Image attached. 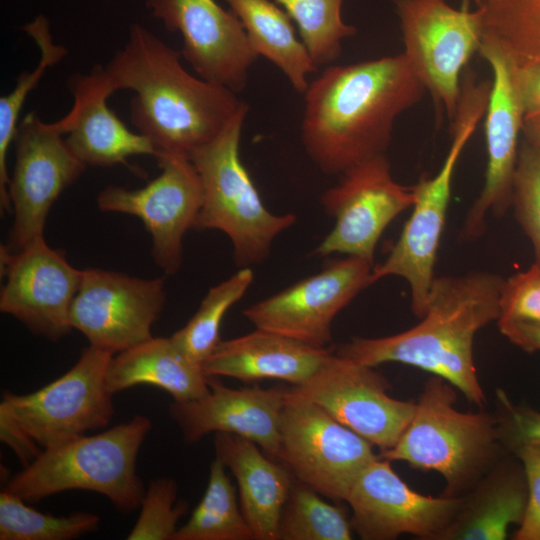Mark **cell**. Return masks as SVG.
I'll return each instance as SVG.
<instances>
[{
	"label": "cell",
	"mask_w": 540,
	"mask_h": 540,
	"mask_svg": "<svg viewBox=\"0 0 540 540\" xmlns=\"http://www.w3.org/2000/svg\"><path fill=\"white\" fill-rule=\"evenodd\" d=\"M427 92L403 53L328 65L304 95L301 141L315 166L342 175L384 155L397 117Z\"/></svg>",
	"instance_id": "obj_1"
},
{
	"label": "cell",
	"mask_w": 540,
	"mask_h": 540,
	"mask_svg": "<svg viewBox=\"0 0 540 540\" xmlns=\"http://www.w3.org/2000/svg\"><path fill=\"white\" fill-rule=\"evenodd\" d=\"M181 54L140 24L104 67L114 92H135L130 120L155 146L159 159L185 156L215 138L246 105L237 93L182 66Z\"/></svg>",
	"instance_id": "obj_2"
},
{
	"label": "cell",
	"mask_w": 540,
	"mask_h": 540,
	"mask_svg": "<svg viewBox=\"0 0 540 540\" xmlns=\"http://www.w3.org/2000/svg\"><path fill=\"white\" fill-rule=\"evenodd\" d=\"M503 282L484 271L435 277L417 325L385 337H353L335 353L371 367L398 362L425 370L482 406L486 398L474 365L473 342L480 329L498 320Z\"/></svg>",
	"instance_id": "obj_3"
},
{
	"label": "cell",
	"mask_w": 540,
	"mask_h": 540,
	"mask_svg": "<svg viewBox=\"0 0 540 540\" xmlns=\"http://www.w3.org/2000/svg\"><path fill=\"white\" fill-rule=\"evenodd\" d=\"M151 426L149 418L136 415L101 433L44 449L3 490L26 502L63 491L88 490L104 495L121 512H132L145 493L136 459Z\"/></svg>",
	"instance_id": "obj_4"
},
{
	"label": "cell",
	"mask_w": 540,
	"mask_h": 540,
	"mask_svg": "<svg viewBox=\"0 0 540 540\" xmlns=\"http://www.w3.org/2000/svg\"><path fill=\"white\" fill-rule=\"evenodd\" d=\"M454 388L439 376L429 378L401 437L378 455L440 473L448 496L471 490L499 460V448L503 447L497 418L458 411Z\"/></svg>",
	"instance_id": "obj_5"
},
{
	"label": "cell",
	"mask_w": 540,
	"mask_h": 540,
	"mask_svg": "<svg viewBox=\"0 0 540 540\" xmlns=\"http://www.w3.org/2000/svg\"><path fill=\"white\" fill-rule=\"evenodd\" d=\"M491 80H479L467 70L461 80L460 96L452 120V142L439 169L431 178L422 175L413 185L416 201L399 239L382 264L373 267L370 283L397 276L407 281L411 309L421 318L435 279L434 267L446 223L452 181L459 158L485 115Z\"/></svg>",
	"instance_id": "obj_6"
},
{
	"label": "cell",
	"mask_w": 540,
	"mask_h": 540,
	"mask_svg": "<svg viewBox=\"0 0 540 540\" xmlns=\"http://www.w3.org/2000/svg\"><path fill=\"white\" fill-rule=\"evenodd\" d=\"M246 104L211 141L194 150L193 163L202 186V205L195 229L225 233L239 267L262 263L275 238L296 222L292 213L270 212L240 157Z\"/></svg>",
	"instance_id": "obj_7"
},
{
	"label": "cell",
	"mask_w": 540,
	"mask_h": 540,
	"mask_svg": "<svg viewBox=\"0 0 540 540\" xmlns=\"http://www.w3.org/2000/svg\"><path fill=\"white\" fill-rule=\"evenodd\" d=\"M114 355L89 345L66 373L41 389L3 393L0 418L43 450L107 426L114 407L106 376Z\"/></svg>",
	"instance_id": "obj_8"
},
{
	"label": "cell",
	"mask_w": 540,
	"mask_h": 540,
	"mask_svg": "<svg viewBox=\"0 0 540 540\" xmlns=\"http://www.w3.org/2000/svg\"><path fill=\"white\" fill-rule=\"evenodd\" d=\"M404 56L433 99L437 123L446 112L452 121L461 78L483 39L481 14L462 0L460 8L446 0H394Z\"/></svg>",
	"instance_id": "obj_9"
},
{
	"label": "cell",
	"mask_w": 540,
	"mask_h": 540,
	"mask_svg": "<svg viewBox=\"0 0 540 540\" xmlns=\"http://www.w3.org/2000/svg\"><path fill=\"white\" fill-rule=\"evenodd\" d=\"M372 447L322 407L286 388L275 460L295 479L345 501L357 476L378 457Z\"/></svg>",
	"instance_id": "obj_10"
},
{
	"label": "cell",
	"mask_w": 540,
	"mask_h": 540,
	"mask_svg": "<svg viewBox=\"0 0 540 540\" xmlns=\"http://www.w3.org/2000/svg\"><path fill=\"white\" fill-rule=\"evenodd\" d=\"M60 122L45 123L36 112L18 124L16 160L8 195L14 215L7 249L16 252L44 236L48 213L86 164L69 149Z\"/></svg>",
	"instance_id": "obj_11"
},
{
	"label": "cell",
	"mask_w": 540,
	"mask_h": 540,
	"mask_svg": "<svg viewBox=\"0 0 540 540\" xmlns=\"http://www.w3.org/2000/svg\"><path fill=\"white\" fill-rule=\"evenodd\" d=\"M415 201L414 187L401 185L393 178L386 154L352 167L321 196V204L335 224L315 254L355 256L374 265L381 235Z\"/></svg>",
	"instance_id": "obj_12"
},
{
	"label": "cell",
	"mask_w": 540,
	"mask_h": 540,
	"mask_svg": "<svg viewBox=\"0 0 540 540\" xmlns=\"http://www.w3.org/2000/svg\"><path fill=\"white\" fill-rule=\"evenodd\" d=\"M374 368L330 352L306 382L288 390L385 451L410 423L415 403L390 397L389 382Z\"/></svg>",
	"instance_id": "obj_13"
},
{
	"label": "cell",
	"mask_w": 540,
	"mask_h": 540,
	"mask_svg": "<svg viewBox=\"0 0 540 540\" xmlns=\"http://www.w3.org/2000/svg\"><path fill=\"white\" fill-rule=\"evenodd\" d=\"M165 299L163 278L84 269L71 304L70 324L89 345L116 354L153 337L151 328Z\"/></svg>",
	"instance_id": "obj_14"
},
{
	"label": "cell",
	"mask_w": 540,
	"mask_h": 540,
	"mask_svg": "<svg viewBox=\"0 0 540 540\" xmlns=\"http://www.w3.org/2000/svg\"><path fill=\"white\" fill-rule=\"evenodd\" d=\"M374 265L346 256L243 311L256 328L326 348L336 315L371 285Z\"/></svg>",
	"instance_id": "obj_15"
},
{
	"label": "cell",
	"mask_w": 540,
	"mask_h": 540,
	"mask_svg": "<svg viewBox=\"0 0 540 540\" xmlns=\"http://www.w3.org/2000/svg\"><path fill=\"white\" fill-rule=\"evenodd\" d=\"M161 172L139 189L109 185L97 196L103 212L133 215L152 236V257L167 274L182 264L183 238L194 228L202 205L199 175L189 158L165 155L156 160Z\"/></svg>",
	"instance_id": "obj_16"
},
{
	"label": "cell",
	"mask_w": 540,
	"mask_h": 540,
	"mask_svg": "<svg viewBox=\"0 0 540 540\" xmlns=\"http://www.w3.org/2000/svg\"><path fill=\"white\" fill-rule=\"evenodd\" d=\"M0 310L23 323L33 334L58 341L72 329L70 308L82 270L74 268L64 251L43 237L10 252L1 246Z\"/></svg>",
	"instance_id": "obj_17"
},
{
	"label": "cell",
	"mask_w": 540,
	"mask_h": 540,
	"mask_svg": "<svg viewBox=\"0 0 540 540\" xmlns=\"http://www.w3.org/2000/svg\"><path fill=\"white\" fill-rule=\"evenodd\" d=\"M462 501L461 496L417 493L389 460L379 456L357 476L345 499L352 510V529L364 540H391L402 534L440 539Z\"/></svg>",
	"instance_id": "obj_18"
},
{
	"label": "cell",
	"mask_w": 540,
	"mask_h": 540,
	"mask_svg": "<svg viewBox=\"0 0 540 540\" xmlns=\"http://www.w3.org/2000/svg\"><path fill=\"white\" fill-rule=\"evenodd\" d=\"M478 53L489 64L493 74L484 115L487 165L482 190L464 219L461 230L464 240L483 235L489 212L501 217L510 208L519 133L524 120L512 59L497 42L486 36H483Z\"/></svg>",
	"instance_id": "obj_19"
},
{
	"label": "cell",
	"mask_w": 540,
	"mask_h": 540,
	"mask_svg": "<svg viewBox=\"0 0 540 540\" xmlns=\"http://www.w3.org/2000/svg\"><path fill=\"white\" fill-rule=\"evenodd\" d=\"M146 7L183 39L181 55L197 76L240 93L258 59L245 29L230 9L215 0H146Z\"/></svg>",
	"instance_id": "obj_20"
},
{
	"label": "cell",
	"mask_w": 540,
	"mask_h": 540,
	"mask_svg": "<svg viewBox=\"0 0 540 540\" xmlns=\"http://www.w3.org/2000/svg\"><path fill=\"white\" fill-rule=\"evenodd\" d=\"M210 391L200 399L173 401L169 412L184 440L195 443L210 433H233L255 442L275 460L286 388L233 389L209 377Z\"/></svg>",
	"instance_id": "obj_21"
},
{
	"label": "cell",
	"mask_w": 540,
	"mask_h": 540,
	"mask_svg": "<svg viewBox=\"0 0 540 540\" xmlns=\"http://www.w3.org/2000/svg\"><path fill=\"white\" fill-rule=\"evenodd\" d=\"M68 89L73 95V106L59 120L69 149L84 164L111 167L128 165L127 159L135 155L158 152L144 135L134 133L108 107L107 99L114 93L104 67L94 66L88 74L69 78Z\"/></svg>",
	"instance_id": "obj_22"
},
{
	"label": "cell",
	"mask_w": 540,
	"mask_h": 540,
	"mask_svg": "<svg viewBox=\"0 0 540 540\" xmlns=\"http://www.w3.org/2000/svg\"><path fill=\"white\" fill-rule=\"evenodd\" d=\"M330 351L256 328L221 340L201 368L208 377H230L243 382L279 379L292 386L306 382Z\"/></svg>",
	"instance_id": "obj_23"
},
{
	"label": "cell",
	"mask_w": 540,
	"mask_h": 540,
	"mask_svg": "<svg viewBox=\"0 0 540 540\" xmlns=\"http://www.w3.org/2000/svg\"><path fill=\"white\" fill-rule=\"evenodd\" d=\"M216 459L235 477L242 513L254 539L278 540V525L283 505L294 477L259 446L242 436L215 433Z\"/></svg>",
	"instance_id": "obj_24"
},
{
	"label": "cell",
	"mask_w": 540,
	"mask_h": 540,
	"mask_svg": "<svg viewBox=\"0 0 540 540\" xmlns=\"http://www.w3.org/2000/svg\"><path fill=\"white\" fill-rule=\"evenodd\" d=\"M516 457V456H515ZM461 508L440 539L502 540L522 522L528 485L519 459L498 460L462 497Z\"/></svg>",
	"instance_id": "obj_25"
},
{
	"label": "cell",
	"mask_w": 540,
	"mask_h": 540,
	"mask_svg": "<svg viewBox=\"0 0 540 540\" xmlns=\"http://www.w3.org/2000/svg\"><path fill=\"white\" fill-rule=\"evenodd\" d=\"M209 377L191 362L170 337L150 339L116 353L107 370V387L115 394L137 385H152L174 401H190L210 391Z\"/></svg>",
	"instance_id": "obj_26"
},
{
	"label": "cell",
	"mask_w": 540,
	"mask_h": 540,
	"mask_svg": "<svg viewBox=\"0 0 540 540\" xmlns=\"http://www.w3.org/2000/svg\"><path fill=\"white\" fill-rule=\"evenodd\" d=\"M240 19L248 40L259 56L270 61L304 94L308 76L317 70L305 45L296 34L289 15L270 0H224Z\"/></svg>",
	"instance_id": "obj_27"
},
{
	"label": "cell",
	"mask_w": 540,
	"mask_h": 540,
	"mask_svg": "<svg viewBox=\"0 0 540 540\" xmlns=\"http://www.w3.org/2000/svg\"><path fill=\"white\" fill-rule=\"evenodd\" d=\"M254 539L236 490L225 466L215 458L210 464L206 492L189 520L177 529L173 540H250Z\"/></svg>",
	"instance_id": "obj_28"
},
{
	"label": "cell",
	"mask_w": 540,
	"mask_h": 540,
	"mask_svg": "<svg viewBox=\"0 0 540 540\" xmlns=\"http://www.w3.org/2000/svg\"><path fill=\"white\" fill-rule=\"evenodd\" d=\"M22 29L34 39L40 49V60L30 72L24 71L18 77L15 87L0 98V203L1 208L11 211L8 195L10 175L7 168V154L14 141L20 111L28 94L37 86L48 67L60 62L67 49L53 41L46 16L39 14Z\"/></svg>",
	"instance_id": "obj_29"
},
{
	"label": "cell",
	"mask_w": 540,
	"mask_h": 540,
	"mask_svg": "<svg viewBox=\"0 0 540 540\" xmlns=\"http://www.w3.org/2000/svg\"><path fill=\"white\" fill-rule=\"evenodd\" d=\"M254 279L250 267H242L229 278L211 287L187 324L170 336L176 347L201 367L221 341L220 327L226 312L249 289Z\"/></svg>",
	"instance_id": "obj_30"
},
{
	"label": "cell",
	"mask_w": 540,
	"mask_h": 540,
	"mask_svg": "<svg viewBox=\"0 0 540 540\" xmlns=\"http://www.w3.org/2000/svg\"><path fill=\"white\" fill-rule=\"evenodd\" d=\"M351 531L342 506L324 501L316 490L294 478L281 511L278 540H350Z\"/></svg>",
	"instance_id": "obj_31"
},
{
	"label": "cell",
	"mask_w": 540,
	"mask_h": 540,
	"mask_svg": "<svg viewBox=\"0 0 540 540\" xmlns=\"http://www.w3.org/2000/svg\"><path fill=\"white\" fill-rule=\"evenodd\" d=\"M295 22L300 38L318 67L342 54V43L357 33L342 18L343 0H274Z\"/></svg>",
	"instance_id": "obj_32"
},
{
	"label": "cell",
	"mask_w": 540,
	"mask_h": 540,
	"mask_svg": "<svg viewBox=\"0 0 540 540\" xmlns=\"http://www.w3.org/2000/svg\"><path fill=\"white\" fill-rule=\"evenodd\" d=\"M5 490L0 493L1 540H70L98 529L100 518L89 512L54 516L25 504Z\"/></svg>",
	"instance_id": "obj_33"
},
{
	"label": "cell",
	"mask_w": 540,
	"mask_h": 540,
	"mask_svg": "<svg viewBox=\"0 0 540 540\" xmlns=\"http://www.w3.org/2000/svg\"><path fill=\"white\" fill-rule=\"evenodd\" d=\"M177 492L173 479L151 481L141 500L139 517L126 539L173 540L177 523L188 510L186 503H176Z\"/></svg>",
	"instance_id": "obj_34"
},
{
	"label": "cell",
	"mask_w": 540,
	"mask_h": 540,
	"mask_svg": "<svg viewBox=\"0 0 540 540\" xmlns=\"http://www.w3.org/2000/svg\"><path fill=\"white\" fill-rule=\"evenodd\" d=\"M511 206L540 266V148L526 140L519 147Z\"/></svg>",
	"instance_id": "obj_35"
},
{
	"label": "cell",
	"mask_w": 540,
	"mask_h": 540,
	"mask_svg": "<svg viewBox=\"0 0 540 540\" xmlns=\"http://www.w3.org/2000/svg\"><path fill=\"white\" fill-rule=\"evenodd\" d=\"M493 21L526 57L540 62V0H484Z\"/></svg>",
	"instance_id": "obj_36"
},
{
	"label": "cell",
	"mask_w": 540,
	"mask_h": 540,
	"mask_svg": "<svg viewBox=\"0 0 540 540\" xmlns=\"http://www.w3.org/2000/svg\"><path fill=\"white\" fill-rule=\"evenodd\" d=\"M499 307L498 320L540 323V266L536 262L504 279Z\"/></svg>",
	"instance_id": "obj_37"
},
{
	"label": "cell",
	"mask_w": 540,
	"mask_h": 540,
	"mask_svg": "<svg viewBox=\"0 0 540 540\" xmlns=\"http://www.w3.org/2000/svg\"><path fill=\"white\" fill-rule=\"evenodd\" d=\"M497 399L500 405L499 435L505 450L511 452L523 444L540 443V412L514 404L502 390L498 391Z\"/></svg>",
	"instance_id": "obj_38"
},
{
	"label": "cell",
	"mask_w": 540,
	"mask_h": 540,
	"mask_svg": "<svg viewBox=\"0 0 540 540\" xmlns=\"http://www.w3.org/2000/svg\"><path fill=\"white\" fill-rule=\"evenodd\" d=\"M511 453L521 462L528 485L527 509L513 538L540 540V443L520 445Z\"/></svg>",
	"instance_id": "obj_39"
},
{
	"label": "cell",
	"mask_w": 540,
	"mask_h": 540,
	"mask_svg": "<svg viewBox=\"0 0 540 540\" xmlns=\"http://www.w3.org/2000/svg\"><path fill=\"white\" fill-rule=\"evenodd\" d=\"M514 79L524 119L540 115V63L525 67L514 64Z\"/></svg>",
	"instance_id": "obj_40"
},
{
	"label": "cell",
	"mask_w": 540,
	"mask_h": 540,
	"mask_svg": "<svg viewBox=\"0 0 540 540\" xmlns=\"http://www.w3.org/2000/svg\"><path fill=\"white\" fill-rule=\"evenodd\" d=\"M500 332L525 352L540 351V323L519 320H497Z\"/></svg>",
	"instance_id": "obj_41"
},
{
	"label": "cell",
	"mask_w": 540,
	"mask_h": 540,
	"mask_svg": "<svg viewBox=\"0 0 540 540\" xmlns=\"http://www.w3.org/2000/svg\"><path fill=\"white\" fill-rule=\"evenodd\" d=\"M522 132L527 142L540 148V115L525 118Z\"/></svg>",
	"instance_id": "obj_42"
}]
</instances>
